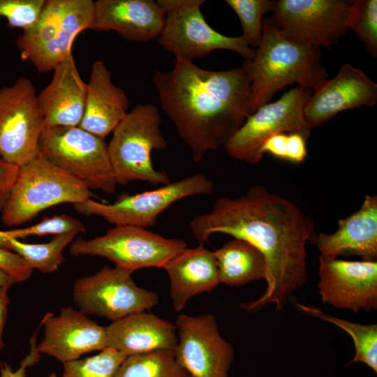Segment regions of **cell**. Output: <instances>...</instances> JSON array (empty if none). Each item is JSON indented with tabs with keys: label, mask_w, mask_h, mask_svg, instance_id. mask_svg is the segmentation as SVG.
<instances>
[{
	"label": "cell",
	"mask_w": 377,
	"mask_h": 377,
	"mask_svg": "<svg viewBox=\"0 0 377 377\" xmlns=\"http://www.w3.org/2000/svg\"><path fill=\"white\" fill-rule=\"evenodd\" d=\"M37 332L30 339V350L29 354L21 361L17 369L13 371L6 362L1 364L0 377H26L27 370L39 361L40 353L37 349L36 343Z\"/></svg>",
	"instance_id": "e575fe53"
},
{
	"label": "cell",
	"mask_w": 377,
	"mask_h": 377,
	"mask_svg": "<svg viewBox=\"0 0 377 377\" xmlns=\"http://www.w3.org/2000/svg\"><path fill=\"white\" fill-rule=\"evenodd\" d=\"M130 272L105 266L98 272L77 279L73 300L85 315L112 321L133 313L147 311L158 304V295L136 285Z\"/></svg>",
	"instance_id": "5bb4252c"
},
{
	"label": "cell",
	"mask_w": 377,
	"mask_h": 377,
	"mask_svg": "<svg viewBox=\"0 0 377 377\" xmlns=\"http://www.w3.org/2000/svg\"><path fill=\"white\" fill-rule=\"evenodd\" d=\"M213 190L212 181L198 172L154 190L121 195L113 203H101L89 198L73 204V207L79 214L101 216L115 226L149 228L173 203L192 195H210Z\"/></svg>",
	"instance_id": "30bf717a"
},
{
	"label": "cell",
	"mask_w": 377,
	"mask_h": 377,
	"mask_svg": "<svg viewBox=\"0 0 377 377\" xmlns=\"http://www.w3.org/2000/svg\"><path fill=\"white\" fill-rule=\"evenodd\" d=\"M332 234L317 235L315 243L321 256H358L362 260L377 259V196L367 195L357 211L338 221Z\"/></svg>",
	"instance_id": "44dd1931"
},
{
	"label": "cell",
	"mask_w": 377,
	"mask_h": 377,
	"mask_svg": "<svg viewBox=\"0 0 377 377\" xmlns=\"http://www.w3.org/2000/svg\"><path fill=\"white\" fill-rule=\"evenodd\" d=\"M376 101L377 84L361 70L344 64L334 77L325 80L313 90L304 108V117L313 128L340 112L374 106Z\"/></svg>",
	"instance_id": "ac0fdd59"
},
{
	"label": "cell",
	"mask_w": 377,
	"mask_h": 377,
	"mask_svg": "<svg viewBox=\"0 0 377 377\" xmlns=\"http://www.w3.org/2000/svg\"><path fill=\"white\" fill-rule=\"evenodd\" d=\"M187 247L182 239L164 237L147 228L115 226L91 239L77 237L71 242L69 252L74 256L102 257L133 273L142 268H163Z\"/></svg>",
	"instance_id": "9c48e42d"
},
{
	"label": "cell",
	"mask_w": 377,
	"mask_h": 377,
	"mask_svg": "<svg viewBox=\"0 0 377 377\" xmlns=\"http://www.w3.org/2000/svg\"><path fill=\"white\" fill-rule=\"evenodd\" d=\"M349 29L364 44L368 52L377 57V1L355 0L349 17Z\"/></svg>",
	"instance_id": "4dcf8cb0"
},
{
	"label": "cell",
	"mask_w": 377,
	"mask_h": 377,
	"mask_svg": "<svg viewBox=\"0 0 377 377\" xmlns=\"http://www.w3.org/2000/svg\"><path fill=\"white\" fill-rule=\"evenodd\" d=\"M8 289L0 288V350L3 347V332L8 313L9 299L8 297Z\"/></svg>",
	"instance_id": "f35d334b"
},
{
	"label": "cell",
	"mask_w": 377,
	"mask_h": 377,
	"mask_svg": "<svg viewBox=\"0 0 377 377\" xmlns=\"http://www.w3.org/2000/svg\"><path fill=\"white\" fill-rule=\"evenodd\" d=\"M164 22V12L154 0L94 1L92 29L113 31L131 41L146 43L158 38Z\"/></svg>",
	"instance_id": "d6986e66"
},
{
	"label": "cell",
	"mask_w": 377,
	"mask_h": 377,
	"mask_svg": "<svg viewBox=\"0 0 377 377\" xmlns=\"http://www.w3.org/2000/svg\"><path fill=\"white\" fill-rule=\"evenodd\" d=\"M48 377H58V376L54 372H52V373L50 374ZM61 377H62V376H61Z\"/></svg>",
	"instance_id": "60d3db41"
},
{
	"label": "cell",
	"mask_w": 377,
	"mask_h": 377,
	"mask_svg": "<svg viewBox=\"0 0 377 377\" xmlns=\"http://www.w3.org/2000/svg\"><path fill=\"white\" fill-rule=\"evenodd\" d=\"M46 0H0V17L12 27L23 31L31 28L38 20Z\"/></svg>",
	"instance_id": "d6a6232c"
},
{
	"label": "cell",
	"mask_w": 377,
	"mask_h": 377,
	"mask_svg": "<svg viewBox=\"0 0 377 377\" xmlns=\"http://www.w3.org/2000/svg\"><path fill=\"white\" fill-rule=\"evenodd\" d=\"M237 15L242 28V36L253 50L259 46L263 31V16L271 12L274 1L226 0Z\"/></svg>",
	"instance_id": "f546056e"
},
{
	"label": "cell",
	"mask_w": 377,
	"mask_h": 377,
	"mask_svg": "<svg viewBox=\"0 0 377 377\" xmlns=\"http://www.w3.org/2000/svg\"><path fill=\"white\" fill-rule=\"evenodd\" d=\"M170 279V297L173 309L180 311L198 294L211 292L220 283L213 251L204 245L186 248L163 267Z\"/></svg>",
	"instance_id": "cb8c5ba5"
},
{
	"label": "cell",
	"mask_w": 377,
	"mask_h": 377,
	"mask_svg": "<svg viewBox=\"0 0 377 377\" xmlns=\"http://www.w3.org/2000/svg\"><path fill=\"white\" fill-rule=\"evenodd\" d=\"M41 325L45 335L37 345L38 352L62 363L78 360L85 353L101 351L108 346L106 327L71 306L62 307L59 316L47 312Z\"/></svg>",
	"instance_id": "e0dca14e"
},
{
	"label": "cell",
	"mask_w": 377,
	"mask_h": 377,
	"mask_svg": "<svg viewBox=\"0 0 377 377\" xmlns=\"http://www.w3.org/2000/svg\"><path fill=\"white\" fill-rule=\"evenodd\" d=\"M114 377H190L176 360L174 350H157L127 356Z\"/></svg>",
	"instance_id": "4316f807"
},
{
	"label": "cell",
	"mask_w": 377,
	"mask_h": 377,
	"mask_svg": "<svg viewBox=\"0 0 377 377\" xmlns=\"http://www.w3.org/2000/svg\"><path fill=\"white\" fill-rule=\"evenodd\" d=\"M90 188L40 154L19 167L8 201L1 212L4 225L24 224L44 209L61 203L91 198Z\"/></svg>",
	"instance_id": "8992f818"
},
{
	"label": "cell",
	"mask_w": 377,
	"mask_h": 377,
	"mask_svg": "<svg viewBox=\"0 0 377 377\" xmlns=\"http://www.w3.org/2000/svg\"><path fill=\"white\" fill-rule=\"evenodd\" d=\"M81 128L104 139L128 114V98L113 84L112 73L101 60L91 65Z\"/></svg>",
	"instance_id": "603a6c76"
},
{
	"label": "cell",
	"mask_w": 377,
	"mask_h": 377,
	"mask_svg": "<svg viewBox=\"0 0 377 377\" xmlns=\"http://www.w3.org/2000/svg\"><path fill=\"white\" fill-rule=\"evenodd\" d=\"M301 312L331 323L340 327L353 338L355 353L350 363L362 362L377 373V325H362L326 314L319 309L295 302Z\"/></svg>",
	"instance_id": "484cf974"
},
{
	"label": "cell",
	"mask_w": 377,
	"mask_h": 377,
	"mask_svg": "<svg viewBox=\"0 0 377 377\" xmlns=\"http://www.w3.org/2000/svg\"><path fill=\"white\" fill-rule=\"evenodd\" d=\"M165 22L158 43L176 59L193 61L214 50H226L251 60L255 55L242 36H228L214 29L205 20L204 0H158Z\"/></svg>",
	"instance_id": "ba28073f"
},
{
	"label": "cell",
	"mask_w": 377,
	"mask_h": 377,
	"mask_svg": "<svg viewBox=\"0 0 377 377\" xmlns=\"http://www.w3.org/2000/svg\"><path fill=\"white\" fill-rule=\"evenodd\" d=\"M161 122L156 105L140 104L113 131L108 149L118 184L135 181L154 185L170 182L167 173L156 170L151 161L152 151L163 149L168 145Z\"/></svg>",
	"instance_id": "5b68a950"
},
{
	"label": "cell",
	"mask_w": 377,
	"mask_h": 377,
	"mask_svg": "<svg viewBox=\"0 0 377 377\" xmlns=\"http://www.w3.org/2000/svg\"><path fill=\"white\" fill-rule=\"evenodd\" d=\"M313 91L298 86L277 101L267 103L249 114L243 125L224 146L227 154L239 161L256 163L261 149L271 136L280 133H299L309 138L312 128L304 117V108Z\"/></svg>",
	"instance_id": "8fae6325"
},
{
	"label": "cell",
	"mask_w": 377,
	"mask_h": 377,
	"mask_svg": "<svg viewBox=\"0 0 377 377\" xmlns=\"http://www.w3.org/2000/svg\"><path fill=\"white\" fill-rule=\"evenodd\" d=\"M126 357L112 348H105L94 356L63 363L62 377H114Z\"/></svg>",
	"instance_id": "f1b7e54d"
},
{
	"label": "cell",
	"mask_w": 377,
	"mask_h": 377,
	"mask_svg": "<svg viewBox=\"0 0 377 377\" xmlns=\"http://www.w3.org/2000/svg\"><path fill=\"white\" fill-rule=\"evenodd\" d=\"M53 71L51 82L37 95L45 126H78L84 115L87 84L72 52Z\"/></svg>",
	"instance_id": "ffe728a7"
},
{
	"label": "cell",
	"mask_w": 377,
	"mask_h": 377,
	"mask_svg": "<svg viewBox=\"0 0 377 377\" xmlns=\"http://www.w3.org/2000/svg\"><path fill=\"white\" fill-rule=\"evenodd\" d=\"M175 325V357L190 377H228L235 350L221 336L214 315L181 314Z\"/></svg>",
	"instance_id": "9a60e30c"
},
{
	"label": "cell",
	"mask_w": 377,
	"mask_h": 377,
	"mask_svg": "<svg viewBox=\"0 0 377 377\" xmlns=\"http://www.w3.org/2000/svg\"><path fill=\"white\" fill-rule=\"evenodd\" d=\"M286 138L287 133H280L269 138L264 142L261 151L269 153L280 159L286 160Z\"/></svg>",
	"instance_id": "74e56055"
},
{
	"label": "cell",
	"mask_w": 377,
	"mask_h": 377,
	"mask_svg": "<svg viewBox=\"0 0 377 377\" xmlns=\"http://www.w3.org/2000/svg\"><path fill=\"white\" fill-rule=\"evenodd\" d=\"M220 283L239 286L264 279L266 261L261 252L249 242L234 238L213 251Z\"/></svg>",
	"instance_id": "d4e9b609"
},
{
	"label": "cell",
	"mask_w": 377,
	"mask_h": 377,
	"mask_svg": "<svg viewBox=\"0 0 377 377\" xmlns=\"http://www.w3.org/2000/svg\"><path fill=\"white\" fill-rule=\"evenodd\" d=\"M16 283L15 279L5 270L0 268V288L9 289Z\"/></svg>",
	"instance_id": "ab89813d"
},
{
	"label": "cell",
	"mask_w": 377,
	"mask_h": 377,
	"mask_svg": "<svg viewBox=\"0 0 377 377\" xmlns=\"http://www.w3.org/2000/svg\"><path fill=\"white\" fill-rule=\"evenodd\" d=\"M318 291L323 303L355 313L377 309V262L319 256Z\"/></svg>",
	"instance_id": "2e32d148"
},
{
	"label": "cell",
	"mask_w": 377,
	"mask_h": 377,
	"mask_svg": "<svg viewBox=\"0 0 377 377\" xmlns=\"http://www.w3.org/2000/svg\"><path fill=\"white\" fill-rule=\"evenodd\" d=\"M94 20L91 0H46L36 23L17 39L22 59L40 73L53 71L72 52L76 36L92 29Z\"/></svg>",
	"instance_id": "277c9868"
},
{
	"label": "cell",
	"mask_w": 377,
	"mask_h": 377,
	"mask_svg": "<svg viewBox=\"0 0 377 377\" xmlns=\"http://www.w3.org/2000/svg\"><path fill=\"white\" fill-rule=\"evenodd\" d=\"M19 167L4 161L0 156V212H2L16 179Z\"/></svg>",
	"instance_id": "d590c367"
},
{
	"label": "cell",
	"mask_w": 377,
	"mask_h": 377,
	"mask_svg": "<svg viewBox=\"0 0 377 377\" xmlns=\"http://www.w3.org/2000/svg\"><path fill=\"white\" fill-rule=\"evenodd\" d=\"M3 232L7 238L19 239L29 236L57 235L68 232L85 233L86 228L80 220L61 214L45 218L38 223L27 228Z\"/></svg>",
	"instance_id": "1f68e13d"
},
{
	"label": "cell",
	"mask_w": 377,
	"mask_h": 377,
	"mask_svg": "<svg viewBox=\"0 0 377 377\" xmlns=\"http://www.w3.org/2000/svg\"><path fill=\"white\" fill-rule=\"evenodd\" d=\"M242 66L251 80V114L288 84L313 91L327 77L320 48L290 40L269 17L263 20L261 41L253 58L244 59Z\"/></svg>",
	"instance_id": "3957f363"
},
{
	"label": "cell",
	"mask_w": 377,
	"mask_h": 377,
	"mask_svg": "<svg viewBox=\"0 0 377 377\" xmlns=\"http://www.w3.org/2000/svg\"><path fill=\"white\" fill-rule=\"evenodd\" d=\"M307 138L299 133H290L286 138V160L301 163L307 156Z\"/></svg>",
	"instance_id": "8d00e7d4"
},
{
	"label": "cell",
	"mask_w": 377,
	"mask_h": 377,
	"mask_svg": "<svg viewBox=\"0 0 377 377\" xmlns=\"http://www.w3.org/2000/svg\"><path fill=\"white\" fill-rule=\"evenodd\" d=\"M45 126L32 82L20 77L0 88V156L20 167L39 154Z\"/></svg>",
	"instance_id": "4fadbf2b"
},
{
	"label": "cell",
	"mask_w": 377,
	"mask_h": 377,
	"mask_svg": "<svg viewBox=\"0 0 377 377\" xmlns=\"http://www.w3.org/2000/svg\"><path fill=\"white\" fill-rule=\"evenodd\" d=\"M188 228L199 244L223 233L249 242L263 255L267 288L257 300L241 304L249 312L269 304L282 310L306 281V245L315 243L314 223L295 203L262 186L239 197L216 198L212 211L192 218Z\"/></svg>",
	"instance_id": "6da1fadb"
},
{
	"label": "cell",
	"mask_w": 377,
	"mask_h": 377,
	"mask_svg": "<svg viewBox=\"0 0 377 377\" xmlns=\"http://www.w3.org/2000/svg\"><path fill=\"white\" fill-rule=\"evenodd\" d=\"M106 331L107 348L126 357L157 350H174L177 343L175 325L146 311L112 321Z\"/></svg>",
	"instance_id": "7402d4cb"
},
{
	"label": "cell",
	"mask_w": 377,
	"mask_h": 377,
	"mask_svg": "<svg viewBox=\"0 0 377 377\" xmlns=\"http://www.w3.org/2000/svg\"><path fill=\"white\" fill-rule=\"evenodd\" d=\"M160 105L195 162L223 147L251 114V80L242 66L211 71L176 59L153 77Z\"/></svg>",
	"instance_id": "7a4b0ae2"
},
{
	"label": "cell",
	"mask_w": 377,
	"mask_h": 377,
	"mask_svg": "<svg viewBox=\"0 0 377 377\" xmlns=\"http://www.w3.org/2000/svg\"><path fill=\"white\" fill-rule=\"evenodd\" d=\"M0 268L7 272L16 281L27 280L33 269L16 253L0 247Z\"/></svg>",
	"instance_id": "836d02e7"
},
{
	"label": "cell",
	"mask_w": 377,
	"mask_h": 377,
	"mask_svg": "<svg viewBox=\"0 0 377 377\" xmlns=\"http://www.w3.org/2000/svg\"><path fill=\"white\" fill-rule=\"evenodd\" d=\"M77 235L76 232L57 235L50 242L43 244H28L7 238L8 250L18 254L33 269L51 273L64 263L63 251Z\"/></svg>",
	"instance_id": "83f0119b"
},
{
	"label": "cell",
	"mask_w": 377,
	"mask_h": 377,
	"mask_svg": "<svg viewBox=\"0 0 377 377\" xmlns=\"http://www.w3.org/2000/svg\"><path fill=\"white\" fill-rule=\"evenodd\" d=\"M353 1L275 0L270 20L290 40L330 47L349 29Z\"/></svg>",
	"instance_id": "7c38bea8"
},
{
	"label": "cell",
	"mask_w": 377,
	"mask_h": 377,
	"mask_svg": "<svg viewBox=\"0 0 377 377\" xmlns=\"http://www.w3.org/2000/svg\"><path fill=\"white\" fill-rule=\"evenodd\" d=\"M39 154L90 189L113 193L118 185L102 139L79 126H45Z\"/></svg>",
	"instance_id": "52a82bcc"
}]
</instances>
